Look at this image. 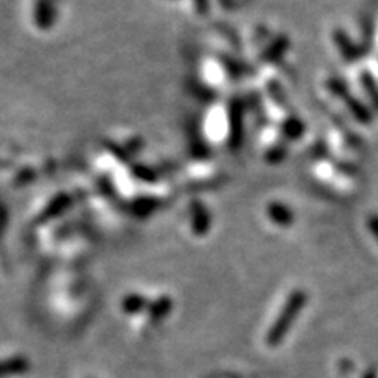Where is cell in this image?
<instances>
[{
	"instance_id": "6da1fadb",
	"label": "cell",
	"mask_w": 378,
	"mask_h": 378,
	"mask_svg": "<svg viewBox=\"0 0 378 378\" xmlns=\"http://www.w3.org/2000/svg\"><path fill=\"white\" fill-rule=\"evenodd\" d=\"M268 211H270V216L273 217L276 222H280V224H284V222H289L290 221V211L284 207V205H271L270 208H268Z\"/></svg>"
},
{
	"instance_id": "7a4b0ae2",
	"label": "cell",
	"mask_w": 378,
	"mask_h": 378,
	"mask_svg": "<svg viewBox=\"0 0 378 378\" xmlns=\"http://www.w3.org/2000/svg\"><path fill=\"white\" fill-rule=\"evenodd\" d=\"M199 11H205L207 10V0H196Z\"/></svg>"
},
{
	"instance_id": "3957f363",
	"label": "cell",
	"mask_w": 378,
	"mask_h": 378,
	"mask_svg": "<svg viewBox=\"0 0 378 378\" xmlns=\"http://www.w3.org/2000/svg\"><path fill=\"white\" fill-rule=\"evenodd\" d=\"M370 226H372V231H374L378 237V217H374V219L370 221Z\"/></svg>"
}]
</instances>
